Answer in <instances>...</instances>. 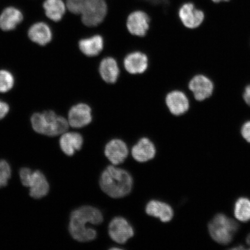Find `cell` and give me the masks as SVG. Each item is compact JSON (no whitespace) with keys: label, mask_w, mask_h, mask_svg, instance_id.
I'll return each instance as SVG.
<instances>
[{"label":"cell","mask_w":250,"mask_h":250,"mask_svg":"<svg viewBox=\"0 0 250 250\" xmlns=\"http://www.w3.org/2000/svg\"><path fill=\"white\" fill-rule=\"evenodd\" d=\"M108 233L111 239L119 244H125L134 236L132 226L123 217L114 218L109 223Z\"/></svg>","instance_id":"cell-9"},{"label":"cell","mask_w":250,"mask_h":250,"mask_svg":"<svg viewBox=\"0 0 250 250\" xmlns=\"http://www.w3.org/2000/svg\"><path fill=\"white\" fill-rule=\"evenodd\" d=\"M14 85V78L12 74L6 70H0V92L6 93Z\"/></svg>","instance_id":"cell-24"},{"label":"cell","mask_w":250,"mask_h":250,"mask_svg":"<svg viewBox=\"0 0 250 250\" xmlns=\"http://www.w3.org/2000/svg\"><path fill=\"white\" fill-rule=\"evenodd\" d=\"M212 1L215 3H218L221 1H229V0H212Z\"/></svg>","instance_id":"cell-30"},{"label":"cell","mask_w":250,"mask_h":250,"mask_svg":"<svg viewBox=\"0 0 250 250\" xmlns=\"http://www.w3.org/2000/svg\"><path fill=\"white\" fill-rule=\"evenodd\" d=\"M20 174L23 185L30 188V195L32 198L40 199L48 194L49 184L42 172L32 171L29 168L24 167L20 170Z\"/></svg>","instance_id":"cell-6"},{"label":"cell","mask_w":250,"mask_h":250,"mask_svg":"<svg viewBox=\"0 0 250 250\" xmlns=\"http://www.w3.org/2000/svg\"><path fill=\"white\" fill-rule=\"evenodd\" d=\"M100 186L103 191L111 198H123L132 190L133 179L126 170L109 166L103 172Z\"/></svg>","instance_id":"cell-2"},{"label":"cell","mask_w":250,"mask_h":250,"mask_svg":"<svg viewBox=\"0 0 250 250\" xmlns=\"http://www.w3.org/2000/svg\"><path fill=\"white\" fill-rule=\"evenodd\" d=\"M22 13L15 7L4 9L0 15V28L4 31H10L15 29L23 21Z\"/></svg>","instance_id":"cell-18"},{"label":"cell","mask_w":250,"mask_h":250,"mask_svg":"<svg viewBox=\"0 0 250 250\" xmlns=\"http://www.w3.org/2000/svg\"><path fill=\"white\" fill-rule=\"evenodd\" d=\"M103 220L102 213L99 209L90 206H83L72 212L69 231L72 237L77 241L88 242L96 239V230L87 224H101Z\"/></svg>","instance_id":"cell-1"},{"label":"cell","mask_w":250,"mask_h":250,"mask_svg":"<svg viewBox=\"0 0 250 250\" xmlns=\"http://www.w3.org/2000/svg\"><path fill=\"white\" fill-rule=\"evenodd\" d=\"M92 121V109L88 105L80 103L73 106L68 112V124L71 127L81 128Z\"/></svg>","instance_id":"cell-11"},{"label":"cell","mask_w":250,"mask_h":250,"mask_svg":"<svg viewBox=\"0 0 250 250\" xmlns=\"http://www.w3.org/2000/svg\"><path fill=\"white\" fill-rule=\"evenodd\" d=\"M179 16L181 23L189 29H198L205 21L204 12L195 7L192 3H186L179 9Z\"/></svg>","instance_id":"cell-8"},{"label":"cell","mask_w":250,"mask_h":250,"mask_svg":"<svg viewBox=\"0 0 250 250\" xmlns=\"http://www.w3.org/2000/svg\"><path fill=\"white\" fill-rule=\"evenodd\" d=\"M166 103L168 110L175 116L185 114L190 108L188 98L180 90H173L168 93L166 98Z\"/></svg>","instance_id":"cell-10"},{"label":"cell","mask_w":250,"mask_h":250,"mask_svg":"<svg viewBox=\"0 0 250 250\" xmlns=\"http://www.w3.org/2000/svg\"><path fill=\"white\" fill-rule=\"evenodd\" d=\"M188 89L197 102H203L213 96L214 83L211 78L206 75L198 74L189 81Z\"/></svg>","instance_id":"cell-7"},{"label":"cell","mask_w":250,"mask_h":250,"mask_svg":"<svg viewBox=\"0 0 250 250\" xmlns=\"http://www.w3.org/2000/svg\"><path fill=\"white\" fill-rule=\"evenodd\" d=\"M28 34L32 42L42 46H45L51 42L52 37L51 29L43 22L33 24L30 28Z\"/></svg>","instance_id":"cell-20"},{"label":"cell","mask_w":250,"mask_h":250,"mask_svg":"<svg viewBox=\"0 0 250 250\" xmlns=\"http://www.w3.org/2000/svg\"><path fill=\"white\" fill-rule=\"evenodd\" d=\"M240 133H241L243 138L250 144V120L245 122L242 125Z\"/></svg>","instance_id":"cell-26"},{"label":"cell","mask_w":250,"mask_h":250,"mask_svg":"<svg viewBox=\"0 0 250 250\" xmlns=\"http://www.w3.org/2000/svg\"><path fill=\"white\" fill-rule=\"evenodd\" d=\"M209 234L215 242L226 245L232 242L239 226L233 219L218 214L208 224Z\"/></svg>","instance_id":"cell-5"},{"label":"cell","mask_w":250,"mask_h":250,"mask_svg":"<svg viewBox=\"0 0 250 250\" xmlns=\"http://www.w3.org/2000/svg\"><path fill=\"white\" fill-rule=\"evenodd\" d=\"M125 69L132 74L145 73L148 66L147 56L140 52H134L127 55L124 62Z\"/></svg>","instance_id":"cell-14"},{"label":"cell","mask_w":250,"mask_h":250,"mask_svg":"<svg viewBox=\"0 0 250 250\" xmlns=\"http://www.w3.org/2000/svg\"><path fill=\"white\" fill-rule=\"evenodd\" d=\"M155 154L154 145L147 138L140 139L132 149L133 158L139 162L151 160L154 158Z\"/></svg>","instance_id":"cell-15"},{"label":"cell","mask_w":250,"mask_h":250,"mask_svg":"<svg viewBox=\"0 0 250 250\" xmlns=\"http://www.w3.org/2000/svg\"><path fill=\"white\" fill-rule=\"evenodd\" d=\"M104 46L103 37L96 35L80 41L79 48L84 55L89 57L98 56L102 51Z\"/></svg>","instance_id":"cell-21"},{"label":"cell","mask_w":250,"mask_h":250,"mask_svg":"<svg viewBox=\"0 0 250 250\" xmlns=\"http://www.w3.org/2000/svg\"><path fill=\"white\" fill-rule=\"evenodd\" d=\"M83 137L76 132H65L62 134L60 139L61 148L68 156H72L77 151H79L83 145Z\"/></svg>","instance_id":"cell-17"},{"label":"cell","mask_w":250,"mask_h":250,"mask_svg":"<svg viewBox=\"0 0 250 250\" xmlns=\"http://www.w3.org/2000/svg\"><path fill=\"white\" fill-rule=\"evenodd\" d=\"M9 105L7 103L0 101V120L6 116L9 112Z\"/></svg>","instance_id":"cell-28"},{"label":"cell","mask_w":250,"mask_h":250,"mask_svg":"<svg viewBox=\"0 0 250 250\" xmlns=\"http://www.w3.org/2000/svg\"><path fill=\"white\" fill-rule=\"evenodd\" d=\"M234 215L237 220L246 223L250 221V200L247 198H240L234 205Z\"/></svg>","instance_id":"cell-23"},{"label":"cell","mask_w":250,"mask_h":250,"mask_svg":"<svg viewBox=\"0 0 250 250\" xmlns=\"http://www.w3.org/2000/svg\"><path fill=\"white\" fill-rule=\"evenodd\" d=\"M66 6L71 13L80 15L83 23L88 27L98 26L107 12L105 0H67Z\"/></svg>","instance_id":"cell-3"},{"label":"cell","mask_w":250,"mask_h":250,"mask_svg":"<svg viewBox=\"0 0 250 250\" xmlns=\"http://www.w3.org/2000/svg\"><path fill=\"white\" fill-rule=\"evenodd\" d=\"M43 7L46 17L54 21H60L65 12V5L62 0H45Z\"/></svg>","instance_id":"cell-22"},{"label":"cell","mask_w":250,"mask_h":250,"mask_svg":"<svg viewBox=\"0 0 250 250\" xmlns=\"http://www.w3.org/2000/svg\"><path fill=\"white\" fill-rule=\"evenodd\" d=\"M242 99L246 104L250 107V83L247 85L243 90Z\"/></svg>","instance_id":"cell-27"},{"label":"cell","mask_w":250,"mask_h":250,"mask_svg":"<svg viewBox=\"0 0 250 250\" xmlns=\"http://www.w3.org/2000/svg\"><path fill=\"white\" fill-rule=\"evenodd\" d=\"M104 153L106 157L112 164L118 165L123 163L127 157L129 150L123 140L114 139L107 144Z\"/></svg>","instance_id":"cell-13"},{"label":"cell","mask_w":250,"mask_h":250,"mask_svg":"<svg viewBox=\"0 0 250 250\" xmlns=\"http://www.w3.org/2000/svg\"><path fill=\"white\" fill-rule=\"evenodd\" d=\"M99 73L102 79L105 83H116L120 75V69H119L117 61L110 57L103 59L100 64Z\"/></svg>","instance_id":"cell-19"},{"label":"cell","mask_w":250,"mask_h":250,"mask_svg":"<svg viewBox=\"0 0 250 250\" xmlns=\"http://www.w3.org/2000/svg\"><path fill=\"white\" fill-rule=\"evenodd\" d=\"M246 242H247V244H248V245L249 247V249L250 250V233L249 234L248 237H247Z\"/></svg>","instance_id":"cell-29"},{"label":"cell","mask_w":250,"mask_h":250,"mask_svg":"<svg viewBox=\"0 0 250 250\" xmlns=\"http://www.w3.org/2000/svg\"><path fill=\"white\" fill-rule=\"evenodd\" d=\"M126 25L127 30L133 35L143 37L149 29V18L145 12L135 11L128 17Z\"/></svg>","instance_id":"cell-12"},{"label":"cell","mask_w":250,"mask_h":250,"mask_svg":"<svg viewBox=\"0 0 250 250\" xmlns=\"http://www.w3.org/2000/svg\"><path fill=\"white\" fill-rule=\"evenodd\" d=\"M11 176L10 166L5 160H0V188L7 185L8 181Z\"/></svg>","instance_id":"cell-25"},{"label":"cell","mask_w":250,"mask_h":250,"mask_svg":"<svg viewBox=\"0 0 250 250\" xmlns=\"http://www.w3.org/2000/svg\"><path fill=\"white\" fill-rule=\"evenodd\" d=\"M31 122L36 132L48 136L61 135L67 132L69 126L64 118L58 116L53 111L34 114Z\"/></svg>","instance_id":"cell-4"},{"label":"cell","mask_w":250,"mask_h":250,"mask_svg":"<svg viewBox=\"0 0 250 250\" xmlns=\"http://www.w3.org/2000/svg\"><path fill=\"white\" fill-rule=\"evenodd\" d=\"M146 211L148 215L159 218L164 223L170 221L174 215L170 206L158 201H150L146 206Z\"/></svg>","instance_id":"cell-16"}]
</instances>
